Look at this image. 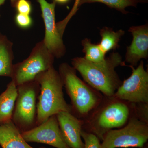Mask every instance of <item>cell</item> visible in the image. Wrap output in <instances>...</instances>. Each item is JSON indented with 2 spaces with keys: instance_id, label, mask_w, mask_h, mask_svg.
Wrapping results in <instances>:
<instances>
[{
  "instance_id": "obj_1",
  "label": "cell",
  "mask_w": 148,
  "mask_h": 148,
  "mask_svg": "<svg viewBox=\"0 0 148 148\" xmlns=\"http://www.w3.org/2000/svg\"><path fill=\"white\" fill-rule=\"evenodd\" d=\"M71 64L85 82L106 97L113 96L122 83L115 69L125 64L118 52L111 53L104 61L98 63L88 61L84 57H77L72 59Z\"/></svg>"
},
{
  "instance_id": "obj_2",
  "label": "cell",
  "mask_w": 148,
  "mask_h": 148,
  "mask_svg": "<svg viewBox=\"0 0 148 148\" xmlns=\"http://www.w3.org/2000/svg\"><path fill=\"white\" fill-rule=\"evenodd\" d=\"M133 110V104L104 96L99 105L83 119L82 130L96 135L102 142L106 132L127 124Z\"/></svg>"
},
{
  "instance_id": "obj_3",
  "label": "cell",
  "mask_w": 148,
  "mask_h": 148,
  "mask_svg": "<svg viewBox=\"0 0 148 148\" xmlns=\"http://www.w3.org/2000/svg\"><path fill=\"white\" fill-rule=\"evenodd\" d=\"M35 80L40 85L37 104V125L60 112L72 113L71 106L64 98L63 81L54 66L39 74Z\"/></svg>"
},
{
  "instance_id": "obj_4",
  "label": "cell",
  "mask_w": 148,
  "mask_h": 148,
  "mask_svg": "<svg viewBox=\"0 0 148 148\" xmlns=\"http://www.w3.org/2000/svg\"><path fill=\"white\" fill-rule=\"evenodd\" d=\"M58 72L71 99L72 113L84 119L101 103L103 96L81 79L76 70L68 63L61 64Z\"/></svg>"
},
{
  "instance_id": "obj_5",
  "label": "cell",
  "mask_w": 148,
  "mask_h": 148,
  "mask_svg": "<svg viewBox=\"0 0 148 148\" xmlns=\"http://www.w3.org/2000/svg\"><path fill=\"white\" fill-rule=\"evenodd\" d=\"M148 140V121L134 112L127 124L120 129L106 132L101 143L102 148L141 147Z\"/></svg>"
},
{
  "instance_id": "obj_6",
  "label": "cell",
  "mask_w": 148,
  "mask_h": 148,
  "mask_svg": "<svg viewBox=\"0 0 148 148\" xmlns=\"http://www.w3.org/2000/svg\"><path fill=\"white\" fill-rule=\"evenodd\" d=\"M17 94L12 121L21 132L36 126L37 100L40 85L36 80L17 86Z\"/></svg>"
},
{
  "instance_id": "obj_7",
  "label": "cell",
  "mask_w": 148,
  "mask_h": 148,
  "mask_svg": "<svg viewBox=\"0 0 148 148\" xmlns=\"http://www.w3.org/2000/svg\"><path fill=\"white\" fill-rule=\"evenodd\" d=\"M54 58L42 40L35 45L28 58L13 65L12 80L16 86L35 80L38 75L53 66Z\"/></svg>"
},
{
  "instance_id": "obj_8",
  "label": "cell",
  "mask_w": 148,
  "mask_h": 148,
  "mask_svg": "<svg viewBox=\"0 0 148 148\" xmlns=\"http://www.w3.org/2000/svg\"><path fill=\"white\" fill-rule=\"evenodd\" d=\"M144 62L132 70L130 76L125 80L113 97L131 104H148V72L145 70Z\"/></svg>"
},
{
  "instance_id": "obj_9",
  "label": "cell",
  "mask_w": 148,
  "mask_h": 148,
  "mask_svg": "<svg viewBox=\"0 0 148 148\" xmlns=\"http://www.w3.org/2000/svg\"><path fill=\"white\" fill-rule=\"evenodd\" d=\"M37 1L40 4L45 27V35L43 41L55 58H61L66 53V47L56 22V3L54 1L49 3L46 0H37Z\"/></svg>"
},
{
  "instance_id": "obj_10",
  "label": "cell",
  "mask_w": 148,
  "mask_h": 148,
  "mask_svg": "<svg viewBox=\"0 0 148 148\" xmlns=\"http://www.w3.org/2000/svg\"><path fill=\"white\" fill-rule=\"evenodd\" d=\"M21 135L27 143H42L56 148H71L63 138L56 115L34 128L21 132Z\"/></svg>"
},
{
  "instance_id": "obj_11",
  "label": "cell",
  "mask_w": 148,
  "mask_h": 148,
  "mask_svg": "<svg viewBox=\"0 0 148 148\" xmlns=\"http://www.w3.org/2000/svg\"><path fill=\"white\" fill-rule=\"evenodd\" d=\"M56 116L61 134L69 147L84 148V143L81 135L83 119L66 111L60 112Z\"/></svg>"
},
{
  "instance_id": "obj_12",
  "label": "cell",
  "mask_w": 148,
  "mask_h": 148,
  "mask_svg": "<svg viewBox=\"0 0 148 148\" xmlns=\"http://www.w3.org/2000/svg\"><path fill=\"white\" fill-rule=\"evenodd\" d=\"M128 31L133 38L130 45L127 47L125 61L134 67L138 65L141 59L148 57V24L132 26Z\"/></svg>"
},
{
  "instance_id": "obj_13",
  "label": "cell",
  "mask_w": 148,
  "mask_h": 148,
  "mask_svg": "<svg viewBox=\"0 0 148 148\" xmlns=\"http://www.w3.org/2000/svg\"><path fill=\"white\" fill-rule=\"evenodd\" d=\"M0 146L2 148H34L24 140L12 120L0 123Z\"/></svg>"
},
{
  "instance_id": "obj_14",
  "label": "cell",
  "mask_w": 148,
  "mask_h": 148,
  "mask_svg": "<svg viewBox=\"0 0 148 148\" xmlns=\"http://www.w3.org/2000/svg\"><path fill=\"white\" fill-rule=\"evenodd\" d=\"M17 94V86L11 80L0 95V123L12 120Z\"/></svg>"
},
{
  "instance_id": "obj_15",
  "label": "cell",
  "mask_w": 148,
  "mask_h": 148,
  "mask_svg": "<svg viewBox=\"0 0 148 148\" xmlns=\"http://www.w3.org/2000/svg\"><path fill=\"white\" fill-rule=\"evenodd\" d=\"M13 43L6 36L0 38V77L12 76L13 70L14 54Z\"/></svg>"
},
{
  "instance_id": "obj_16",
  "label": "cell",
  "mask_w": 148,
  "mask_h": 148,
  "mask_svg": "<svg viewBox=\"0 0 148 148\" xmlns=\"http://www.w3.org/2000/svg\"><path fill=\"white\" fill-rule=\"evenodd\" d=\"M100 34L102 39L98 44L106 54L110 51L115 50L119 47V43L124 35L125 31L120 29L114 32L110 28L104 27L100 30Z\"/></svg>"
},
{
  "instance_id": "obj_17",
  "label": "cell",
  "mask_w": 148,
  "mask_h": 148,
  "mask_svg": "<svg viewBox=\"0 0 148 148\" xmlns=\"http://www.w3.org/2000/svg\"><path fill=\"white\" fill-rule=\"evenodd\" d=\"M82 51L85 53L84 58L92 63H98L104 61L106 53L103 52L99 45L92 43L91 40L85 38L81 42Z\"/></svg>"
},
{
  "instance_id": "obj_18",
  "label": "cell",
  "mask_w": 148,
  "mask_h": 148,
  "mask_svg": "<svg viewBox=\"0 0 148 148\" xmlns=\"http://www.w3.org/2000/svg\"><path fill=\"white\" fill-rule=\"evenodd\" d=\"M147 0H79V7L86 3L98 2L103 3L106 5L115 9L123 14H127L125 9L127 7H136L138 4L145 3Z\"/></svg>"
},
{
  "instance_id": "obj_19",
  "label": "cell",
  "mask_w": 148,
  "mask_h": 148,
  "mask_svg": "<svg viewBox=\"0 0 148 148\" xmlns=\"http://www.w3.org/2000/svg\"><path fill=\"white\" fill-rule=\"evenodd\" d=\"M81 135L84 141V148H102L101 141L96 135L83 130Z\"/></svg>"
},
{
  "instance_id": "obj_20",
  "label": "cell",
  "mask_w": 148,
  "mask_h": 148,
  "mask_svg": "<svg viewBox=\"0 0 148 148\" xmlns=\"http://www.w3.org/2000/svg\"><path fill=\"white\" fill-rule=\"evenodd\" d=\"M15 22L18 27L22 29L30 28L33 23L30 15L19 13H17L15 16Z\"/></svg>"
},
{
  "instance_id": "obj_21",
  "label": "cell",
  "mask_w": 148,
  "mask_h": 148,
  "mask_svg": "<svg viewBox=\"0 0 148 148\" xmlns=\"http://www.w3.org/2000/svg\"><path fill=\"white\" fill-rule=\"evenodd\" d=\"M79 2V0H75L73 7L72 10L70 12L69 14L63 20L59 21L58 23H56L57 29H58V31L60 33H64L66 26H67L68 23H69V21H70L71 18L73 17V16L76 13L78 9Z\"/></svg>"
},
{
  "instance_id": "obj_22",
  "label": "cell",
  "mask_w": 148,
  "mask_h": 148,
  "mask_svg": "<svg viewBox=\"0 0 148 148\" xmlns=\"http://www.w3.org/2000/svg\"><path fill=\"white\" fill-rule=\"evenodd\" d=\"M15 8L18 13L30 15L32 12V4L28 0H19Z\"/></svg>"
},
{
  "instance_id": "obj_23",
  "label": "cell",
  "mask_w": 148,
  "mask_h": 148,
  "mask_svg": "<svg viewBox=\"0 0 148 148\" xmlns=\"http://www.w3.org/2000/svg\"><path fill=\"white\" fill-rule=\"evenodd\" d=\"M10 1L12 6L15 8L16 3L19 0H10ZM5 0H0V8L1 6V5L4 4V3L5 2ZM0 17H1V14H0Z\"/></svg>"
},
{
  "instance_id": "obj_24",
  "label": "cell",
  "mask_w": 148,
  "mask_h": 148,
  "mask_svg": "<svg viewBox=\"0 0 148 148\" xmlns=\"http://www.w3.org/2000/svg\"><path fill=\"white\" fill-rule=\"evenodd\" d=\"M53 1L55 2L56 3H58L61 4H64L69 2L70 0H53Z\"/></svg>"
},
{
  "instance_id": "obj_25",
  "label": "cell",
  "mask_w": 148,
  "mask_h": 148,
  "mask_svg": "<svg viewBox=\"0 0 148 148\" xmlns=\"http://www.w3.org/2000/svg\"><path fill=\"white\" fill-rule=\"evenodd\" d=\"M138 148H148V145L147 143H146L145 145L143 146V147H139Z\"/></svg>"
},
{
  "instance_id": "obj_26",
  "label": "cell",
  "mask_w": 148,
  "mask_h": 148,
  "mask_svg": "<svg viewBox=\"0 0 148 148\" xmlns=\"http://www.w3.org/2000/svg\"><path fill=\"white\" fill-rule=\"evenodd\" d=\"M2 35V34L1 33V32H0V38H1V36Z\"/></svg>"
}]
</instances>
